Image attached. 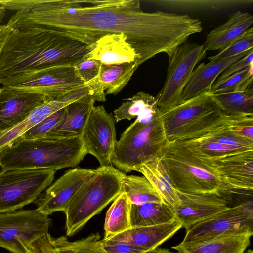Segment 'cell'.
<instances>
[{"label": "cell", "mask_w": 253, "mask_h": 253, "mask_svg": "<svg viewBox=\"0 0 253 253\" xmlns=\"http://www.w3.org/2000/svg\"><path fill=\"white\" fill-rule=\"evenodd\" d=\"M52 242L57 253H107L98 233L75 241L62 236L52 238Z\"/></svg>", "instance_id": "4dcf8cb0"}, {"label": "cell", "mask_w": 253, "mask_h": 253, "mask_svg": "<svg viewBox=\"0 0 253 253\" xmlns=\"http://www.w3.org/2000/svg\"><path fill=\"white\" fill-rule=\"evenodd\" d=\"M73 102L67 94L45 102L36 108L22 122L0 132V155L26 132L49 115L65 107Z\"/></svg>", "instance_id": "7402d4cb"}, {"label": "cell", "mask_w": 253, "mask_h": 253, "mask_svg": "<svg viewBox=\"0 0 253 253\" xmlns=\"http://www.w3.org/2000/svg\"><path fill=\"white\" fill-rule=\"evenodd\" d=\"M123 173L111 165L94 169L64 212L67 236L75 235L118 196Z\"/></svg>", "instance_id": "277c9868"}, {"label": "cell", "mask_w": 253, "mask_h": 253, "mask_svg": "<svg viewBox=\"0 0 253 253\" xmlns=\"http://www.w3.org/2000/svg\"><path fill=\"white\" fill-rule=\"evenodd\" d=\"M231 234H253V204L229 207L186 229L181 244Z\"/></svg>", "instance_id": "7c38bea8"}, {"label": "cell", "mask_w": 253, "mask_h": 253, "mask_svg": "<svg viewBox=\"0 0 253 253\" xmlns=\"http://www.w3.org/2000/svg\"><path fill=\"white\" fill-rule=\"evenodd\" d=\"M252 51L253 49H251L230 58L216 62L200 64L193 70L182 91L181 104L203 94L210 93L216 79L226 68Z\"/></svg>", "instance_id": "ffe728a7"}, {"label": "cell", "mask_w": 253, "mask_h": 253, "mask_svg": "<svg viewBox=\"0 0 253 253\" xmlns=\"http://www.w3.org/2000/svg\"><path fill=\"white\" fill-rule=\"evenodd\" d=\"M232 117L223 111L210 93L187 100L162 114L169 142L200 138L227 124Z\"/></svg>", "instance_id": "5b68a950"}, {"label": "cell", "mask_w": 253, "mask_h": 253, "mask_svg": "<svg viewBox=\"0 0 253 253\" xmlns=\"http://www.w3.org/2000/svg\"><path fill=\"white\" fill-rule=\"evenodd\" d=\"M181 227V223L175 219L156 226L130 227L106 239L126 242L148 253L172 236Z\"/></svg>", "instance_id": "d6986e66"}, {"label": "cell", "mask_w": 253, "mask_h": 253, "mask_svg": "<svg viewBox=\"0 0 253 253\" xmlns=\"http://www.w3.org/2000/svg\"><path fill=\"white\" fill-rule=\"evenodd\" d=\"M246 253H253V250L249 249L248 250V251L246 252Z\"/></svg>", "instance_id": "ee69618b"}, {"label": "cell", "mask_w": 253, "mask_h": 253, "mask_svg": "<svg viewBox=\"0 0 253 253\" xmlns=\"http://www.w3.org/2000/svg\"><path fill=\"white\" fill-rule=\"evenodd\" d=\"M253 67L232 76L225 80L213 84L210 93L212 95L235 92L253 94Z\"/></svg>", "instance_id": "d6a6232c"}, {"label": "cell", "mask_w": 253, "mask_h": 253, "mask_svg": "<svg viewBox=\"0 0 253 253\" xmlns=\"http://www.w3.org/2000/svg\"><path fill=\"white\" fill-rule=\"evenodd\" d=\"M87 154L81 136L18 140L0 155L1 169L75 167Z\"/></svg>", "instance_id": "3957f363"}, {"label": "cell", "mask_w": 253, "mask_h": 253, "mask_svg": "<svg viewBox=\"0 0 253 253\" xmlns=\"http://www.w3.org/2000/svg\"><path fill=\"white\" fill-rule=\"evenodd\" d=\"M94 169L74 168L68 170L35 201L36 210L49 216L64 212L69 203Z\"/></svg>", "instance_id": "9a60e30c"}, {"label": "cell", "mask_w": 253, "mask_h": 253, "mask_svg": "<svg viewBox=\"0 0 253 253\" xmlns=\"http://www.w3.org/2000/svg\"><path fill=\"white\" fill-rule=\"evenodd\" d=\"M253 51L233 62L218 77L214 84L219 83L228 78L253 67Z\"/></svg>", "instance_id": "74e56055"}, {"label": "cell", "mask_w": 253, "mask_h": 253, "mask_svg": "<svg viewBox=\"0 0 253 253\" xmlns=\"http://www.w3.org/2000/svg\"><path fill=\"white\" fill-rule=\"evenodd\" d=\"M253 23L252 14L237 11L233 13L225 23L208 33L203 47L206 52L220 51L242 35Z\"/></svg>", "instance_id": "603a6c76"}, {"label": "cell", "mask_w": 253, "mask_h": 253, "mask_svg": "<svg viewBox=\"0 0 253 253\" xmlns=\"http://www.w3.org/2000/svg\"><path fill=\"white\" fill-rule=\"evenodd\" d=\"M169 143L162 114L151 120L136 118L116 141L111 164L127 173L154 158L161 157Z\"/></svg>", "instance_id": "52a82bcc"}, {"label": "cell", "mask_w": 253, "mask_h": 253, "mask_svg": "<svg viewBox=\"0 0 253 253\" xmlns=\"http://www.w3.org/2000/svg\"><path fill=\"white\" fill-rule=\"evenodd\" d=\"M95 101H97L95 97H88L66 106L60 120L45 137L66 138L81 136Z\"/></svg>", "instance_id": "44dd1931"}, {"label": "cell", "mask_w": 253, "mask_h": 253, "mask_svg": "<svg viewBox=\"0 0 253 253\" xmlns=\"http://www.w3.org/2000/svg\"><path fill=\"white\" fill-rule=\"evenodd\" d=\"M115 118L103 106H93L81 137L87 153L94 156L100 166L111 164L116 142Z\"/></svg>", "instance_id": "4fadbf2b"}, {"label": "cell", "mask_w": 253, "mask_h": 253, "mask_svg": "<svg viewBox=\"0 0 253 253\" xmlns=\"http://www.w3.org/2000/svg\"><path fill=\"white\" fill-rule=\"evenodd\" d=\"M102 242L107 253H146L126 242L103 239Z\"/></svg>", "instance_id": "ab89813d"}, {"label": "cell", "mask_w": 253, "mask_h": 253, "mask_svg": "<svg viewBox=\"0 0 253 253\" xmlns=\"http://www.w3.org/2000/svg\"><path fill=\"white\" fill-rule=\"evenodd\" d=\"M249 234H231L172 247L179 253H244L250 244Z\"/></svg>", "instance_id": "cb8c5ba5"}, {"label": "cell", "mask_w": 253, "mask_h": 253, "mask_svg": "<svg viewBox=\"0 0 253 253\" xmlns=\"http://www.w3.org/2000/svg\"><path fill=\"white\" fill-rule=\"evenodd\" d=\"M136 171L148 180L163 203L173 211L177 207L180 201L178 193L174 188L166 166L161 157L144 163L137 168Z\"/></svg>", "instance_id": "d4e9b609"}, {"label": "cell", "mask_w": 253, "mask_h": 253, "mask_svg": "<svg viewBox=\"0 0 253 253\" xmlns=\"http://www.w3.org/2000/svg\"><path fill=\"white\" fill-rule=\"evenodd\" d=\"M49 100L41 94L2 86L0 88V132L20 123L36 108Z\"/></svg>", "instance_id": "2e32d148"}, {"label": "cell", "mask_w": 253, "mask_h": 253, "mask_svg": "<svg viewBox=\"0 0 253 253\" xmlns=\"http://www.w3.org/2000/svg\"><path fill=\"white\" fill-rule=\"evenodd\" d=\"M14 28H38L90 46L99 38L124 33L139 57V66L160 53L169 56L192 33L187 15L148 13L138 0H16Z\"/></svg>", "instance_id": "6da1fadb"}, {"label": "cell", "mask_w": 253, "mask_h": 253, "mask_svg": "<svg viewBox=\"0 0 253 253\" xmlns=\"http://www.w3.org/2000/svg\"><path fill=\"white\" fill-rule=\"evenodd\" d=\"M90 47L91 51L86 57L98 60L103 65H117L136 61L137 65L139 60V56L128 43L127 38L124 33L102 36Z\"/></svg>", "instance_id": "ac0fdd59"}, {"label": "cell", "mask_w": 253, "mask_h": 253, "mask_svg": "<svg viewBox=\"0 0 253 253\" xmlns=\"http://www.w3.org/2000/svg\"><path fill=\"white\" fill-rule=\"evenodd\" d=\"M12 30V29L9 28L6 25H0V55Z\"/></svg>", "instance_id": "60d3db41"}, {"label": "cell", "mask_w": 253, "mask_h": 253, "mask_svg": "<svg viewBox=\"0 0 253 253\" xmlns=\"http://www.w3.org/2000/svg\"><path fill=\"white\" fill-rule=\"evenodd\" d=\"M1 5V4H0V6Z\"/></svg>", "instance_id": "f6af8a7d"}, {"label": "cell", "mask_w": 253, "mask_h": 253, "mask_svg": "<svg viewBox=\"0 0 253 253\" xmlns=\"http://www.w3.org/2000/svg\"><path fill=\"white\" fill-rule=\"evenodd\" d=\"M196 155L212 169L228 189L253 191V150H244L216 158Z\"/></svg>", "instance_id": "5bb4252c"}, {"label": "cell", "mask_w": 253, "mask_h": 253, "mask_svg": "<svg viewBox=\"0 0 253 253\" xmlns=\"http://www.w3.org/2000/svg\"><path fill=\"white\" fill-rule=\"evenodd\" d=\"M101 66L99 61L85 57L76 63L73 68L76 76L86 83L98 77Z\"/></svg>", "instance_id": "d590c367"}, {"label": "cell", "mask_w": 253, "mask_h": 253, "mask_svg": "<svg viewBox=\"0 0 253 253\" xmlns=\"http://www.w3.org/2000/svg\"><path fill=\"white\" fill-rule=\"evenodd\" d=\"M161 158L178 193L212 194L224 198L231 193L212 169L180 141L169 142Z\"/></svg>", "instance_id": "8992f818"}, {"label": "cell", "mask_w": 253, "mask_h": 253, "mask_svg": "<svg viewBox=\"0 0 253 253\" xmlns=\"http://www.w3.org/2000/svg\"><path fill=\"white\" fill-rule=\"evenodd\" d=\"M206 54L202 45L186 41L168 56L166 81L155 97L162 114L181 104L183 89L195 66L205 58Z\"/></svg>", "instance_id": "9c48e42d"}, {"label": "cell", "mask_w": 253, "mask_h": 253, "mask_svg": "<svg viewBox=\"0 0 253 253\" xmlns=\"http://www.w3.org/2000/svg\"><path fill=\"white\" fill-rule=\"evenodd\" d=\"M213 96L223 111L227 115H253V94L235 92Z\"/></svg>", "instance_id": "1f68e13d"}, {"label": "cell", "mask_w": 253, "mask_h": 253, "mask_svg": "<svg viewBox=\"0 0 253 253\" xmlns=\"http://www.w3.org/2000/svg\"><path fill=\"white\" fill-rule=\"evenodd\" d=\"M178 194L180 201L174 210L175 219L185 229L229 208L225 199L216 194Z\"/></svg>", "instance_id": "e0dca14e"}, {"label": "cell", "mask_w": 253, "mask_h": 253, "mask_svg": "<svg viewBox=\"0 0 253 253\" xmlns=\"http://www.w3.org/2000/svg\"><path fill=\"white\" fill-rule=\"evenodd\" d=\"M137 68L136 61L117 65L102 64L98 82L106 94L116 95L126 85Z\"/></svg>", "instance_id": "83f0119b"}, {"label": "cell", "mask_w": 253, "mask_h": 253, "mask_svg": "<svg viewBox=\"0 0 253 253\" xmlns=\"http://www.w3.org/2000/svg\"><path fill=\"white\" fill-rule=\"evenodd\" d=\"M64 111L65 107L49 115L26 132L17 140L35 139L45 137L47 133L60 120Z\"/></svg>", "instance_id": "e575fe53"}, {"label": "cell", "mask_w": 253, "mask_h": 253, "mask_svg": "<svg viewBox=\"0 0 253 253\" xmlns=\"http://www.w3.org/2000/svg\"><path fill=\"white\" fill-rule=\"evenodd\" d=\"M90 51L87 44L55 32L38 28L14 29L0 55V80L44 68L73 67Z\"/></svg>", "instance_id": "7a4b0ae2"}, {"label": "cell", "mask_w": 253, "mask_h": 253, "mask_svg": "<svg viewBox=\"0 0 253 253\" xmlns=\"http://www.w3.org/2000/svg\"><path fill=\"white\" fill-rule=\"evenodd\" d=\"M52 220L37 210L0 213V247L12 253H26L32 241L48 233Z\"/></svg>", "instance_id": "8fae6325"}, {"label": "cell", "mask_w": 253, "mask_h": 253, "mask_svg": "<svg viewBox=\"0 0 253 253\" xmlns=\"http://www.w3.org/2000/svg\"><path fill=\"white\" fill-rule=\"evenodd\" d=\"M3 86L44 95L50 100L85 85L73 67L58 66L19 73L0 80Z\"/></svg>", "instance_id": "30bf717a"}, {"label": "cell", "mask_w": 253, "mask_h": 253, "mask_svg": "<svg viewBox=\"0 0 253 253\" xmlns=\"http://www.w3.org/2000/svg\"><path fill=\"white\" fill-rule=\"evenodd\" d=\"M130 203L126 193L121 192L113 201L106 213L103 239H108L130 228Z\"/></svg>", "instance_id": "f1b7e54d"}, {"label": "cell", "mask_w": 253, "mask_h": 253, "mask_svg": "<svg viewBox=\"0 0 253 253\" xmlns=\"http://www.w3.org/2000/svg\"><path fill=\"white\" fill-rule=\"evenodd\" d=\"M56 170L42 169L0 170V213L18 210L35 201L52 182Z\"/></svg>", "instance_id": "ba28073f"}, {"label": "cell", "mask_w": 253, "mask_h": 253, "mask_svg": "<svg viewBox=\"0 0 253 253\" xmlns=\"http://www.w3.org/2000/svg\"><path fill=\"white\" fill-rule=\"evenodd\" d=\"M122 105L114 111L116 122L132 118L150 120L162 114L155 97L144 92H139L132 97L126 99Z\"/></svg>", "instance_id": "4316f807"}, {"label": "cell", "mask_w": 253, "mask_h": 253, "mask_svg": "<svg viewBox=\"0 0 253 253\" xmlns=\"http://www.w3.org/2000/svg\"><path fill=\"white\" fill-rule=\"evenodd\" d=\"M121 192H125L131 204L163 203L148 180L144 176L126 175L122 177Z\"/></svg>", "instance_id": "f546056e"}, {"label": "cell", "mask_w": 253, "mask_h": 253, "mask_svg": "<svg viewBox=\"0 0 253 253\" xmlns=\"http://www.w3.org/2000/svg\"><path fill=\"white\" fill-rule=\"evenodd\" d=\"M228 128L239 135L253 140V115L232 116Z\"/></svg>", "instance_id": "8d00e7d4"}, {"label": "cell", "mask_w": 253, "mask_h": 253, "mask_svg": "<svg viewBox=\"0 0 253 253\" xmlns=\"http://www.w3.org/2000/svg\"><path fill=\"white\" fill-rule=\"evenodd\" d=\"M148 253H174L171 252L169 250L167 249L161 248H156L155 249L151 251Z\"/></svg>", "instance_id": "b9f144b4"}, {"label": "cell", "mask_w": 253, "mask_h": 253, "mask_svg": "<svg viewBox=\"0 0 253 253\" xmlns=\"http://www.w3.org/2000/svg\"><path fill=\"white\" fill-rule=\"evenodd\" d=\"M25 249L26 253H57L49 233L34 240Z\"/></svg>", "instance_id": "f35d334b"}, {"label": "cell", "mask_w": 253, "mask_h": 253, "mask_svg": "<svg viewBox=\"0 0 253 253\" xmlns=\"http://www.w3.org/2000/svg\"><path fill=\"white\" fill-rule=\"evenodd\" d=\"M253 47V28L250 27L242 35L215 55L208 57L210 62L225 60Z\"/></svg>", "instance_id": "836d02e7"}, {"label": "cell", "mask_w": 253, "mask_h": 253, "mask_svg": "<svg viewBox=\"0 0 253 253\" xmlns=\"http://www.w3.org/2000/svg\"><path fill=\"white\" fill-rule=\"evenodd\" d=\"M6 9L2 6H0V25L2 22L5 15H6Z\"/></svg>", "instance_id": "7bdbcfd3"}, {"label": "cell", "mask_w": 253, "mask_h": 253, "mask_svg": "<svg viewBox=\"0 0 253 253\" xmlns=\"http://www.w3.org/2000/svg\"><path fill=\"white\" fill-rule=\"evenodd\" d=\"M175 220L173 210L164 203L130 204V227L156 226Z\"/></svg>", "instance_id": "484cf974"}]
</instances>
